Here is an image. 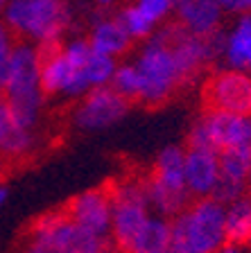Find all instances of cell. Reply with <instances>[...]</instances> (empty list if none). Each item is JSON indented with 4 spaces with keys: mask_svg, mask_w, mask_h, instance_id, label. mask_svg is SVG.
<instances>
[{
    "mask_svg": "<svg viewBox=\"0 0 251 253\" xmlns=\"http://www.w3.org/2000/svg\"><path fill=\"white\" fill-rule=\"evenodd\" d=\"M222 57L229 63V68H240L251 73V11L240 14L233 30L226 34Z\"/></svg>",
    "mask_w": 251,
    "mask_h": 253,
    "instance_id": "9a60e30c",
    "label": "cell"
},
{
    "mask_svg": "<svg viewBox=\"0 0 251 253\" xmlns=\"http://www.w3.org/2000/svg\"><path fill=\"white\" fill-rule=\"evenodd\" d=\"M5 39H9V32H7V27L0 23V41H5Z\"/></svg>",
    "mask_w": 251,
    "mask_h": 253,
    "instance_id": "f1b7e54d",
    "label": "cell"
},
{
    "mask_svg": "<svg viewBox=\"0 0 251 253\" xmlns=\"http://www.w3.org/2000/svg\"><path fill=\"white\" fill-rule=\"evenodd\" d=\"M66 0H11L7 7V27L18 39L59 37L68 25Z\"/></svg>",
    "mask_w": 251,
    "mask_h": 253,
    "instance_id": "5b68a950",
    "label": "cell"
},
{
    "mask_svg": "<svg viewBox=\"0 0 251 253\" xmlns=\"http://www.w3.org/2000/svg\"><path fill=\"white\" fill-rule=\"evenodd\" d=\"M57 253H113L118 251L113 242L104 240V235L89 231L86 226H79L75 221L66 219L59 224L50 237H48Z\"/></svg>",
    "mask_w": 251,
    "mask_h": 253,
    "instance_id": "7c38bea8",
    "label": "cell"
},
{
    "mask_svg": "<svg viewBox=\"0 0 251 253\" xmlns=\"http://www.w3.org/2000/svg\"><path fill=\"white\" fill-rule=\"evenodd\" d=\"M131 106L134 104L127 97H122L111 84H100L93 86L91 93L86 95V100L75 113V122L82 129H102L120 120Z\"/></svg>",
    "mask_w": 251,
    "mask_h": 253,
    "instance_id": "ba28073f",
    "label": "cell"
},
{
    "mask_svg": "<svg viewBox=\"0 0 251 253\" xmlns=\"http://www.w3.org/2000/svg\"><path fill=\"white\" fill-rule=\"evenodd\" d=\"M170 253H186V251H181V249H177V247H172V249H170Z\"/></svg>",
    "mask_w": 251,
    "mask_h": 253,
    "instance_id": "4dcf8cb0",
    "label": "cell"
},
{
    "mask_svg": "<svg viewBox=\"0 0 251 253\" xmlns=\"http://www.w3.org/2000/svg\"><path fill=\"white\" fill-rule=\"evenodd\" d=\"M27 152H30L27 129L16 120L9 104L0 95V154L16 168L27 156Z\"/></svg>",
    "mask_w": 251,
    "mask_h": 253,
    "instance_id": "5bb4252c",
    "label": "cell"
},
{
    "mask_svg": "<svg viewBox=\"0 0 251 253\" xmlns=\"http://www.w3.org/2000/svg\"><path fill=\"white\" fill-rule=\"evenodd\" d=\"M201 102L208 111H231L251 116V73L240 68L217 70L206 79Z\"/></svg>",
    "mask_w": 251,
    "mask_h": 253,
    "instance_id": "52a82bcc",
    "label": "cell"
},
{
    "mask_svg": "<svg viewBox=\"0 0 251 253\" xmlns=\"http://www.w3.org/2000/svg\"><path fill=\"white\" fill-rule=\"evenodd\" d=\"M120 23L125 25V30L131 34V39H145V37H150V34H152V30H154V25H156V23H154L138 5L125 7V11H122V16H120Z\"/></svg>",
    "mask_w": 251,
    "mask_h": 253,
    "instance_id": "44dd1931",
    "label": "cell"
},
{
    "mask_svg": "<svg viewBox=\"0 0 251 253\" xmlns=\"http://www.w3.org/2000/svg\"><path fill=\"white\" fill-rule=\"evenodd\" d=\"M172 249V221L165 217H150L129 253H170Z\"/></svg>",
    "mask_w": 251,
    "mask_h": 253,
    "instance_id": "2e32d148",
    "label": "cell"
},
{
    "mask_svg": "<svg viewBox=\"0 0 251 253\" xmlns=\"http://www.w3.org/2000/svg\"><path fill=\"white\" fill-rule=\"evenodd\" d=\"M136 68L143 79L141 104L147 106V109L163 106L172 97L174 90L181 86L172 47L158 37H154L145 45V50H143L141 59L136 63Z\"/></svg>",
    "mask_w": 251,
    "mask_h": 253,
    "instance_id": "277c9868",
    "label": "cell"
},
{
    "mask_svg": "<svg viewBox=\"0 0 251 253\" xmlns=\"http://www.w3.org/2000/svg\"><path fill=\"white\" fill-rule=\"evenodd\" d=\"M138 7H141L154 23H158L170 14V9H174V0H138Z\"/></svg>",
    "mask_w": 251,
    "mask_h": 253,
    "instance_id": "603a6c76",
    "label": "cell"
},
{
    "mask_svg": "<svg viewBox=\"0 0 251 253\" xmlns=\"http://www.w3.org/2000/svg\"><path fill=\"white\" fill-rule=\"evenodd\" d=\"M183 168H186V149L172 145L158 154L152 172L145 176L150 206H154L161 215L174 217L193 199L186 185Z\"/></svg>",
    "mask_w": 251,
    "mask_h": 253,
    "instance_id": "7a4b0ae2",
    "label": "cell"
},
{
    "mask_svg": "<svg viewBox=\"0 0 251 253\" xmlns=\"http://www.w3.org/2000/svg\"><path fill=\"white\" fill-rule=\"evenodd\" d=\"M249 247H251V242H249Z\"/></svg>",
    "mask_w": 251,
    "mask_h": 253,
    "instance_id": "e575fe53",
    "label": "cell"
},
{
    "mask_svg": "<svg viewBox=\"0 0 251 253\" xmlns=\"http://www.w3.org/2000/svg\"><path fill=\"white\" fill-rule=\"evenodd\" d=\"M2 197H5V190H0V199H2Z\"/></svg>",
    "mask_w": 251,
    "mask_h": 253,
    "instance_id": "d6a6232c",
    "label": "cell"
},
{
    "mask_svg": "<svg viewBox=\"0 0 251 253\" xmlns=\"http://www.w3.org/2000/svg\"><path fill=\"white\" fill-rule=\"evenodd\" d=\"M226 242H251V197L242 195L226 204Z\"/></svg>",
    "mask_w": 251,
    "mask_h": 253,
    "instance_id": "e0dca14e",
    "label": "cell"
},
{
    "mask_svg": "<svg viewBox=\"0 0 251 253\" xmlns=\"http://www.w3.org/2000/svg\"><path fill=\"white\" fill-rule=\"evenodd\" d=\"M34 54H37V63H39V70H41L43 66H48V63L57 61L59 57H63L66 50H63V43L59 41V37H50V39H41V41H39Z\"/></svg>",
    "mask_w": 251,
    "mask_h": 253,
    "instance_id": "7402d4cb",
    "label": "cell"
},
{
    "mask_svg": "<svg viewBox=\"0 0 251 253\" xmlns=\"http://www.w3.org/2000/svg\"><path fill=\"white\" fill-rule=\"evenodd\" d=\"M186 185L193 199L213 195L217 179H220V152L210 147L188 145L186 147Z\"/></svg>",
    "mask_w": 251,
    "mask_h": 253,
    "instance_id": "8fae6325",
    "label": "cell"
},
{
    "mask_svg": "<svg viewBox=\"0 0 251 253\" xmlns=\"http://www.w3.org/2000/svg\"><path fill=\"white\" fill-rule=\"evenodd\" d=\"M25 237V247L21 253H57V249L52 247V242L48 237L41 235H21Z\"/></svg>",
    "mask_w": 251,
    "mask_h": 253,
    "instance_id": "cb8c5ba5",
    "label": "cell"
},
{
    "mask_svg": "<svg viewBox=\"0 0 251 253\" xmlns=\"http://www.w3.org/2000/svg\"><path fill=\"white\" fill-rule=\"evenodd\" d=\"M61 206L66 215L70 217V221L79 224V226H86L98 235H106L111 231L113 204H111V190L106 183L98 185L89 192H82L77 197H70Z\"/></svg>",
    "mask_w": 251,
    "mask_h": 253,
    "instance_id": "9c48e42d",
    "label": "cell"
},
{
    "mask_svg": "<svg viewBox=\"0 0 251 253\" xmlns=\"http://www.w3.org/2000/svg\"><path fill=\"white\" fill-rule=\"evenodd\" d=\"M106 84L113 86L131 104H138V102H141L143 79H141V73H138L136 66H120V68H115V73L111 75V79Z\"/></svg>",
    "mask_w": 251,
    "mask_h": 253,
    "instance_id": "ffe728a7",
    "label": "cell"
},
{
    "mask_svg": "<svg viewBox=\"0 0 251 253\" xmlns=\"http://www.w3.org/2000/svg\"><path fill=\"white\" fill-rule=\"evenodd\" d=\"M172 247L186 253H217L226 242V206L199 197L172 217Z\"/></svg>",
    "mask_w": 251,
    "mask_h": 253,
    "instance_id": "6da1fadb",
    "label": "cell"
},
{
    "mask_svg": "<svg viewBox=\"0 0 251 253\" xmlns=\"http://www.w3.org/2000/svg\"><path fill=\"white\" fill-rule=\"evenodd\" d=\"M224 9V14H249L251 0H217Z\"/></svg>",
    "mask_w": 251,
    "mask_h": 253,
    "instance_id": "484cf974",
    "label": "cell"
},
{
    "mask_svg": "<svg viewBox=\"0 0 251 253\" xmlns=\"http://www.w3.org/2000/svg\"><path fill=\"white\" fill-rule=\"evenodd\" d=\"M11 43L9 39L0 41V90L5 88L7 77H9V68H11Z\"/></svg>",
    "mask_w": 251,
    "mask_h": 253,
    "instance_id": "d4e9b609",
    "label": "cell"
},
{
    "mask_svg": "<svg viewBox=\"0 0 251 253\" xmlns=\"http://www.w3.org/2000/svg\"><path fill=\"white\" fill-rule=\"evenodd\" d=\"M73 75L75 73H73V68H70L66 54L59 57L57 61L43 66V68L39 70V86H41V95L43 97H50V95H54L57 90L66 88V84L73 79Z\"/></svg>",
    "mask_w": 251,
    "mask_h": 253,
    "instance_id": "d6986e66",
    "label": "cell"
},
{
    "mask_svg": "<svg viewBox=\"0 0 251 253\" xmlns=\"http://www.w3.org/2000/svg\"><path fill=\"white\" fill-rule=\"evenodd\" d=\"M177 21L193 34H215L222 23L224 9L217 0H174Z\"/></svg>",
    "mask_w": 251,
    "mask_h": 253,
    "instance_id": "4fadbf2b",
    "label": "cell"
},
{
    "mask_svg": "<svg viewBox=\"0 0 251 253\" xmlns=\"http://www.w3.org/2000/svg\"><path fill=\"white\" fill-rule=\"evenodd\" d=\"M131 45V34L125 30L120 21H106L95 27L93 37H91V47L104 54H122Z\"/></svg>",
    "mask_w": 251,
    "mask_h": 253,
    "instance_id": "ac0fdd59",
    "label": "cell"
},
{
    "mask_svg": "<svg viewBox=\"0 0 251 253\" xmlns=\"http://www.w3.org/2000/svg\"><path fill=\"white\" fill-rule=\"evenodd\" d=\"M217 253H251L249 244H236V242H224Z\"/></svg>",
    "mask_w": 251,
    "mask_h": 253,
    "instance_id": "4316f807",
    "label": "cell"
},
{
    "mask_svg": "<svg viewBox=\"0 0 251 253\" xmlns=\"http://www.w3.org/2000/svg\"><path fill=\"white\" fill-rule=\"evenodd\" d=\"M5 5H7V0H0V9H2Z\"/></svg>",
    "mask_w": 251,
    "mask_h": 253,
    "instance_id": "1f68e13d",
    "label": "cell"
},
{
    "mask_svg": "<svg viewBox=\"0 0 251 253\" xmlns=\"http://www.w3.org/2000/svg\"><path fill=\"white\" fill-rule=\"evenodd\" d=\"M100 2H111V0H100Z\"/></svg>",
    "mask_w": 251,
    "mask_h": 253,
    "instance_id": "836d02e7",
    "label": "cell"
},
{
    "mask_svg": "<svg viewBox=\"0 0 251 253\" xmlns=\"http://www.w3.org/2000/svg\"><path fill=\"white\" fill-rule=\"evenodd\" d=\"M9 104L11 113L25 129H30L37 120L39 106H41V86H39V63L34 50L27 45H18L11 50V68L5 88L0 90Z\"/></svg>",
    "mask_w": 251,
    "mask_h": 253,
    "instance_id": "3957f363",
    "label": "cell"
},
{
    "mask_svg": "<svg viewBox=\"0 0 251 253\" xmlns=\"http://www.w3.org/2000/svg\"><path fill=\"white\" fill-rule=\"evenodd\" d=\"M188 145L210 147L215 152L251 147V116L204 109V116L195 122L188 133Z\"/></svg>",
    "mask_w": 251,
    "mask_h": 253,
    "instance_id": "8992f818",
    "label": "cell"
},
{
    "mask_svg": "<svg viewBox=\"0 0 251 253\" xmlns=\"http://www.w3.org/2000/svg\"><path fill=\"white\" fill-rule=\"evenodd\" d=\"M247 195L251 197V172H249V183H247Z\"/></svg>",
    "mask_w": 251,
    "mask_h": 253,
    "instance_id": "f546056e",
    "label": "cell"
},
{
    "mask_svg": "<svg viewBox=\"0 0 251 253\" xmlns=\"http://www.w3.org/2000/svg\"><path fill=\"white\" fill-rule=\"evenodd\" d=\"M251 172V147H238L229 152H220V179L213 195L222 204H231L238 197L247 195Z\"/></svg>",
    "mask_w": 251,
    "mask_h": 253,
    "instance_id": "30bf717a",
    "label": "cell"
},
{
    "mask_svg": "<svg viewBox=\"0 0 251 253\" xmlns=\"http://www.w3.org/2000/svg\"><path fill=\"white\" fill-rule=\"evenodd\" d=\"M11 174H14V165H11L9 161H7V158L0 154V183H5Z\"/></svg>",
    "mask_w": 251,
    "mask_h": 253,
    "instance_id": "83f0119b",
    "label": "cell"
}]
</instances>
